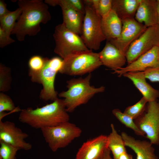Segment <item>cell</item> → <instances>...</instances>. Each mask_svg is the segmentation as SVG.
<instances>
[{
  "instance_id": "obj_13",
  "label": "cell",
  "mask_w": 159,
  "mask_h": 159,
  "mask_svg": "<svg viewBox=\"0 0 159 159\" xmlns=\"http://www.w3.org/2000/svg\"><path fill=\"white\" fill-rule=\"evenodd\" d=\"M159 67V46H155L124 67L114 70L119 77L130 72H143L147 69Z\"/></svg>"
},
{
  "instance_id": "obj_10",
  "label": "cell",
  "mask_w": 159,
  "mask_h": 159,
  "mask_svg": "<svg viewBox=\"0 0 159 159\" xmlns=\"http://www.w3.org/2000/svg\"><path fill=\"white\" fill-rule=\"evenodd\" d=\"M159 46V24L147 27L129 47L126 54L127 64L155 46Z\"/></svg>"
},
{
  "instance_id": "obj_12",
  "label": "cell",
  "mask_w": 159,
  "mask_h": 159,
  "mask_svg": "<svg viewBox=\"0 0 159 159\" xmlns=\"http://www.w3.org/2000/svg\"><path fill=\"white\" fill-rule=\"evenodd\" d=\"M28 137L27 133L16 127L13 122L0 120V141L20 149L28 150L32 148V145L24 140Z\"/></svg>"
},
{
  "instance_id": "obj_9",
  "label": "cell",
  "mask_w": 159,
  "mask_h": 159,
  "mask_svg": "<svg viewBox=\"0 0 159 159\" xmlns=\"http://www.w3.org/2000/svg\"><path fill=\"white\" fill-rule=\"evenodd\" d=\"M134 121L152 145L159 144V102H148L144 112Z\"/></svg>"
},
{
  "instance_id": "obj_22",
  "label": "cell",
  "mask_w": 159,
  "mask_h": 159,
  "mask_svg": "<svg viewBox=\"0 0 159 159\" xmlns=\"http://www.w3.org/2000/svg\"><path fill=\"white\" fill-rule=\"evenodd\" d=\"M111 132L107 136V148L112 153L114 159H118L120 155L127 152L124 141L119 135L113 124L110 125Z\"/></svg>"
},
{
  "instance_id": "obj_19",
  "label": "cell",
  "mask_w": 159,
  "mask_h": 159,
  "mask_svg": "<svg viewBox=\"0 0 159 159\" xmlns=\"http://www.w3.org/2000/svg\"><path fill=\"white\" fill-rule=\"evenodd\" d=\"M123 76L132 82L148 102L155 101L159 97V91L147 82L143 72H128Z\"/></svg>"
},
{
  "instance_id": "obj_27",
  "label": "cell",
  "mask_w": 159,
  "mask_h": 159,
  "mask_svg": "<svg viewBox=\"0 0 159 159\" xmlns=\"http://www.w3.org/2000/svg\"><path fill=\"white\" fill-rule=\"evenodd\" d=\"M11 78L10 69L0 63V91L5 92L10 89Z\"/></svg>"
},
{
  "instance_id": "obj_20",
  "label": "cell",
  "mask_w": 159,
  "mask_h": 159,
  "mask_svg": "<svg viewBox=\"0 0 159 159\" xmlns=\"http://www.w3.org/2000/svg\"><path fill=\"white\" fill-rule=\"evenodd\" d=\"M101 26L108 41L116 39L120 36L122 27V20L112 9L107 15L101 18Z\"/></svg>"
},
{
  "instance_id": "obj_11",
  "label": "cell",
  "mask_w": 159,
  "mask_h": 159,
  "mask_svg": "<svg viewBox=\"0 0 159 159\" xmlns=\"http://www.w3.org/2000/svg\"><path fill=\"white\" fill-rule=\"evenodd\" d=\"M122 27L120 36L109 42L125 55L131 44L144 32L147 27L138 22L134 18L122 20Z\"/></svg>"
},
{
  "instance_id": "obj_2",
  "label": "cell",
  "mask_w": 159,
  "mask_h": 159,
  "mask_svg": "<svg viewBox=\"0 0 159 159\" xmlns=\"http://www.w3.org/2000/svg\"><path fill=\"white\" fill-rule=\"evenodd\" d=\"M67 112L63 99L58 98L41 107L35 109L28 107L21 110L19 120L32 128L40 129L69 122Z\"/></svg>"
},
{
  "instance_id": "obj_8",
  "label": "cell",
  "mask_w": 159,
  "mask_h": 159,
  "mask_svg": "<svg viewBox=\"0 0 159 159\" xmlns=\"http://www.w3.org/2000/svg\"><path fill=\"white\" fill-rule=\"evenodd\" d=\"M63 60L57 57L51 59L47 58L45 65L33 82L42 84L43 88L39 97L45 101H54L58 99L57 92L54 87L56 75L61 69Z\"/></svg>"
},
{
  "instance_id": "obj_35",
  "label": "cell",
  "mask_w": 159,
  "mask_h": 159,
  "mask_svg": "<svg viewBox=\"0 0 159 159\" xmlns=\"http://www.w3.org/2000/svg\"><path fill=\"white\" fill-rule=\"evenodd\" d=\"M111 153L110 150L107 148L100 159H114L111 155Z\"/></svg>"
},
{
  "instance_id": "obj_6",
  "label": "cell",
  "mask_w": 159,
  "mask_h": 159,
  "mask_svg": "<svg viewBox=\"0 0 159 159\" xmlns=\"http://www.w3.org/2000/svg\"><path fill=\"white\" fill-rule=\"evenodd\" d=\"M53 36L55 42L54 52L63 59L73 53L90 50L80 36L62 23L55 26Z\"/></svg>"
},
{
  "instance_id": "obj_37",
  "label": "cell",
  "mask_w": 159,
  "mask_h": 159,
  "mask_svg": "<svg viewBox=\"0 0 159 159\" xmlns=\"http://www.w3.org/2000/svg\"><path fill=\"white\" fill-rule=\"evenodd\" d=\"M157 11L158 19V24H159V0H157Z\"/></svg>"
},
{
  "instance_id": "obj_29",
  "label": "cell",
  "mask_w": 159,
  "mask_h": 159,
  "mask_svg": "<svg viewBox=\"0 0 159 159\" xmlns=\"http://www.w3.org/2000/svg\"><path fill=\"white\" fill-rule=\"evenodd\" d=\"M19 111L16 107L14 104L10 97L3 92L0 93V113L4 111Z\"/></svg>"
},
{
  "instance_id": "obj_30",
  "label": "cell",
  "mask_w": 159,
  "mask_h": 159,
  "mask_svg": "<svg viewBox=\"0 0 159 159\" xmlns=\"http://www.w3.org/2000/svg\"><path fill=\"white\" fill-rule=\"evenodd\" d=\"M112 0H99L96 12L102 17L107 15L112 9Z\"/></svg>"
},
{
  "instance_id": "obj_18",
  "label": "cell",
  "mask_w": 159,
  "mask_h": 159,
  "mask_svg": "<svg viewBox=\"0 0 159 159\" xmlns=\"http://www.w3.org/2000/svg\"><path fill=\"white\" fill-rule=\"evenodd\" d=\"M121 135L125 146L134 152L137 159H158L153 145L150 141L136 139L125 132H122Z\"/></svg>"
},
{
  "instance_id": "obj_7",
  "label": "cell",
  "mask_w": 159,
  "mask_h": 159,
  "mask_svg": "<svg viewBox=\"0 0 159 159\" xmlns=\"http://www.w3.org/2000/svg\"><path fill=\"white\" fill-rule=\"evenodd\" d=\"M85 6L82 33L80 37L90 50L99 49L102 42L106 39L101 26V17L91 7Z\"/></svg>"
},
{
  "instance_id": "obj_28",
  "label": "cell",
  "mask_w": 159,
  "mask_h": 159,
  "mask_svg": "<svg viewBox=\"0 0 159 159\" xmlns=\"http://www.w3.org/2000/svg\"><path fill=\"white\" fill-rule=\"evenodd\" d=\"M0 157L2 159H16V155L19 148L0 141Z\"/></svg>"
},
{
  "instance_id": "obj_4",
  "label": "cell",
  "mask_w": 159,
  "mask_h": 159,
  "mask_svg": "<svg viewBox=\"0 0 159 159\" xmlns=\"http://www.w3.org/2000/svg\"><path fill=\"white\" fill-rule=\"evenodd\" d=\"M102 65L98 53L91 50L77 52L63 59L59 72L71 76L82 75L91 73Z\"/></svg>"
},
{
  "instance_id": "obj_23",
  "label": "cell",
  "mask_w": 159,
  "mask_h": 159,
  "mask_svg": "<svg viewBox=\"0 0 159 159\" xmlns=\"http://www.w3.org/2000/svg\"><path fill=\"white\" fill-rule=\"evenodd\" d=\"M21 13V9L19 7L15 11H10L0 17V26L9 35H11L16 24V21L19 18Z\"/></svg>"
},
{
  "instance_id": "obj_1",
  "label": "cell",
  "mask_w": 159,
  "mask_h": 159,
  "mask_svg": "<svg viewBox=\"0 0 159 159\" xmlns=\"http://www.w3.org/2000/svg\"><path fill=\"white\" fill-rule=\"evenodd\" d=\"M21 14L12 31L19 41L26 35L34 36L41 30L40 24H46L51 19L47 4L42 0H19Z\"/></svg>"
},
{
  "instance_id": "obj_25",
  "label": "cell",
  "mask_w": 159,
  "mask_h": 159,
  "mask_svg": "<svg viewBox=\"0 0 159 159\" xmlns=\"http://www.w3.org/2000/svg\"><path fill=\"white\" fill-rule=\"evenodd\" d=\"M47 58L39 55H34L30 58L28 62L29 75L32 82L43 69Z\"/></svg>"
},
{
  "instance_id": "obj_38",
  "label": "cell",
  "mask_w": 159,
  "mask_h": 159,
  "mask_svg": "<svg viewBox=\"0 0 159 159\" xmlns=\"http://www.w3.org/2000/svg\"><path fill=\"white\" fill-rule=\"evenodd\" d=\"M0 159H2L1 157H0Z\"/></svg>"
},
{
  "instance_id": "obj_5",
  "label": "cell",
  "mask_w": 159,
  "mask_h": 159,
  "mask_svg": "<svg viewBox=\"0 0 159 159\" xmlns=\"http://www.w3.org/2000/svg\"><path fill=\"white\" fill-rule=\"evenodd\" d=\"M40 130L46 142L54 152L67 146L82 132L80 127L69 121Z\"/></svg>"
},
{
  "instance_id": "obj_21",
  "label": "cell",
  "mask_w": 159,
  "mask_h": 159,
  "mask_svg": "<svg viewBox=\"0 0 159 159\" xmlns=\"http://www.w3.org/2000/svg\"><path fill=\"white\" fill-rule=\"evenodd\" d=\"M140 0H112V9L122 20L134 18Z\"/></svg>"
},
{
  "instance_id": "obj_15",
  "label": "cell",
  "mask_w": 159,
  "mask_h": 159,
  "mask_svg": "<svg viewBox=\"0 0 159 159\" xmlns=\"http://www.w3.org/2000/svg\"><path fill=\"white\" fill-rule=\"evenodd\" d=\"M57 5L61 7L62 24L65 26L78 35H81L84 15L69 5L65 0H57Z\"/></svg>"
},
{
  "instance_id": "obj_36",
  "label": "cell",
  "mask_w": 159,
  "mask_h": 159,
  "mask_svg": "<svg viewBox=\"0 0 159 159\" xmlns=\"http://www.w3.org/2000/svg\"><path fill=\"white\" fill-rule=\"evenodd\" d=\"M118 159H133L132 155L126 152L121 154Z\"/></svg>"
},
{
  "instance_id": "obj_26",
  "label": "cell",
  "mask_w": 159,
  "mask_h": 159,
  "mask_svg": "<svg viewBox=\"0 0 159 159\" xmlns=\"http://www.w3.org/2000/svg\"><path fill=\"white\" fill-rule=\"evenodd\" d=\"M148 103L146 100L143 97L135 104L126 107L124 112L135 120L144 112Z\"/></svg>"
},
{
  "instance_id": "obj_16",
  "label": "cell",
  "mask_w": 159,
  "mask_h": 159,
  "mask_svg": "<svg viewBox=\"0 0 159 159\" xmlns=\"http://www.w3.org/2000/svg\"><path fill=\"white\" fill-rule=\"evenodd\" d=\"M98 54L102 64L113 70L123 67L127 62L125 55L109 41Z\"/></svg>"
},
{
  "instance_id": "obj_24",
  "label": "cell",
  "mask_w": 159,
  "mask_h": 159,
  "mask_svg": "<svg viewBox=\"0 0 159 159\" xmlns=\"http://www.w3.org/2000/svg\"><path fill=\"white\" fill-rule=\"evenodd\" d=\"M113 115L122 123L126 127L132 130L135 133L139 136H143L145 134L138 127L135 123L134 120L130 116L122 112L118 109H115L112 110Z\"/></svg>"
},
{
  "instance_id": "obj_33",
  "label": "cell",
  "mask_w": 159,
  "mask_h": 159,
  "mask_svg": "<svg viewBox=\"0 0 159 159\" xmlns=\"http://www.w3.org/2000/svg\"><path fill=\"white\" fill-rule=\"evenodd\" d=\"M15 42L0 26V47L3 48Z\"/></svg>"
},
{
  "instance_id": "obj_34",
  "label": "cell",
  "mask_w": 159,
  "mask_h": 159,
  "mask_svg": "<svg viewBox=\"0 0 159 159\" xmlns=\"http://www.w3.org/2000/svg\"><path fill=\"white\" fill-rule=\"evenodd\" d=\"M10 11L6 8V5L4 1L3 0H0V17L6 14Z\"/></svg>"
},
{
  "instance_id": "obj_32",
  "label": "cell",
  "mask_w": 159,
  "mask_h": 159,
  "mask_svg": "<svg viewBox=\"0 0 159 159\" xmlns=\"http://www.w3.org/2000/svg\"><path fill=\"white\" fill-rule=\"evenodd\" d=\"M66 2L74 9L83 14L85 12V6L83 0H65Z\"/></svg>"
},
{
  "instance_id": "obj_31",
  "label": "cell",
  "mask_w": 159,
  "mask_h": 159,
  "mask_svg": "<svg viewBox=\"0 0 159 159\" xmlns=\"http://www.w3.org/2000/svg\"><path fill=\"white\" fill-rule=\"evenodd\" d=\"M143 72L146 79L151 82H159V67L149 68Z\"/></svg>"
},
{
  "instance_id": "obj_14",
  "label": "cell",
  "mask_w": 159,
  "mask_h": 159,
  "mask_svg": "<svg viewBox=\"0 0 159 159\" xmlns=\"http://www.w3.org/2000/svg\"><path fill=\"white\" fill-rule=\"evenodd\" d=\"M107 136L101 135L83 143L75 159H100L107 146Z\"/></svg>"
},
{
  "instance_id": "obj_17",
  "label": "cell",
  "mask_w": 159,
  "mask_h": 159,
  "mask_svg": "<svg viewBox=\"0 0 159 159\" xmlns=\"http://www.w3.org/2000/svg\"><path fill=\"white\" fill-rule=\"evenodd\" d=\"M134 18L147 28L158 24L157 0H140Z\"/></svg>"
},
{
  "instance_id": "obj_3",
  "label": "cell",
  "mask_w": 159,
  "mask_h": 159,
  "mask_svg": "<svg viewBox=\"0 0 159 159\" xmlns=\"http://www.w3.org/2000/svg\"><path fill=\"white\" fill-rule=\"evenodd\" d=\"M91 77L90 73L84 78H74L67 81V90L58 95L64 98L63 100L68 112H72L78 106L87 103L96 94L104 91L105 88L103 86L95 87L90 85Z\"/></svg>"
}]
</instances>
